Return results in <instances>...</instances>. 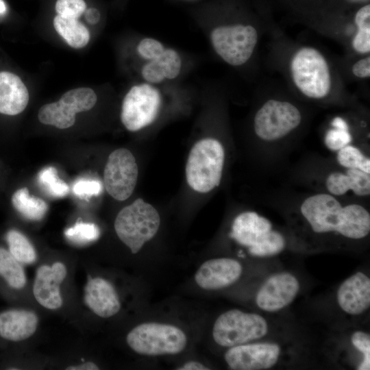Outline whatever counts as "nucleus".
<instances>
[{
    "mask_svg": "<svg viewBox=\"0 0 370 370\" xmlns=\"http://www.w3.org/2000/svg\"><path fill=\"white\" fill-rule=\"evenodd\" d=\"M160 106L161 95L156 88L149 84L135 85L123 100L121 122L127 130L138 131L156 120Z\"/></svg>",
    "mask_w": 370,
    "mask_h": 370,
    "instance_id": "0eeeda50",
    "label": "nucleus"
},
{
    "mask_svg": "<svg viewBox=\"0 0 370 370\" xmlns=\"http://www.w3.org/2000/svg\"><path fill=\"white\" fill-rule=\"evenodd\" d=\"M352 72L358 77H369L370 76V58L367 57L356 62L352 66Z\"/></svg>",
    "mask_w": 370,
    "mask_h": 370,
    "instance_id": "e433bc0d",
    "label": "nucleus"
},
{
    "mask_svg": "<svg viewBox=\"0 0 370 370\" xmlns=\"http://www.w3.org/2000/svg\"><path fill=\"white\" fill-rule=\"evenodd\" d=\"M332 125L335 128L349 130L347 123L341 117H335L332 121Z\"/></svg>",
    "mask_w": 370,
    "mask_h": 370,
    "instance_id": "a19ab883",
    "label": "nucleus"
},
{
    "mask_svg": "<svg viewBox=\"0 0 370 370\" xmlns=\"http://www.w3.org/2000/svg\"><path fill=\"white\" fill-rule=\"evenodd\" d=\"M85 17L86 21L92 25L97 24L101 18L99 11L95 8H90L86 11Z\"/></svg>",
    "mask_w": 370,
    "mask_h": 370,
    "instance_id": "4c0bfd02",
    "label": "nucleus"
},
{
    "mask_svg": "<svg viewBox=\"0 0 370 370\" xmlns=\"http://www.w3.org/2000/svg\"><path fill=\"white\" fill-rule=\"evenodd\" d=\"M129 347L138 354L148 356L174 355L187 344L185 333L178 327L160 323H143L127 335Z\"/></svg>",
    "mask_w": 370,
    "mask_h": 370,
    "instance_id": "20e7f679",
    "label": "nucleus"
},
{
    "mask_svg": "<svg viewBox=\"0 0 370 370\" xmlns=\"http://www.w3.org/2000/svg\"><path fill=\"white\" fill-rule=\"evenodd\" d=\"M353 346L362 354V359L358 365V370L370 369V335L364 331L356 330L351 336Z\"/></svg>",
    "mask_w": 370,
    "mask_h": 370,
    "instance_id": "2f4dec72",
    "label": "nucleus"
},
{
    "mask_svg": "<svg viewBox=\"0 0 370 370\" xmlns=\"http://www.w3.org/2000/svg\"><path fill=\"white\" fill-rule=\"evenodd\" d=\"M336 160L345 169H356L370 174V158L355 146L347 145L339 149Z\"/></svg>",
    "mask_w": 370,
    "mask_h": 370,
    "instance_id": "c85d7f7f",
    "label": "nucleus"
},
{
    "mask_svg": "<svg viewBox=\"0 0 370 370\" xmlns=\"http://www.w3.org/2000/svg\"><path fill=\"white\" fill-rule=\"evenodd\" d=\"M300 212L312 231L334 233L350 240H361L370 232V214L362 206H343L329 193H317L304 200Z\"/></svg>",
    "mask_w": 370,
    "mask_h": 370,
    "instance_id": "f257e3e1",
    "label": "nucleus"
},
{
    "mask_svg": "<svg viewBox=\"0 0 370 370\" xmlns=\"http://www.w3.org/2000/svg\"><path fill=\"white\" fill-rule=\"evenodd\" d=\"M84 298L86 305L102 318L112 317L121 309V302L114 288L102 278H88Z\"/></svg>",
    "mask_w": 370,
    "mask_h": 370,
    "instance_id": "a211bd4d",
    "label": "nucleus"
},
{
    "mask_svg": "<svg viewBox=\"0 0 370 370\" xmlns=\"http://www.w3.org/2000/svg\"><path fill=\"white\" fill-rule=\"evenodd\" d=\"M66 274V268L60 262H56L51 267L42 265L37 269L33 294L40 305L50 310H56L62 306L60 284Z\"/></svg>",
    "mask_w": 370,
    "mask_h": 370,
    "instance_id": "2eb2a0df",
    "label": "nucleus"
},
{
    "mask_svg": "<svg viewBox=\"0 0 370 370\" xmlns=\"http://www.w3.org/2000/svg\"><path fill=\"white\" fill-rule=\"evenodd\" d=\"M103 189L99 180L88 178H79L73 185L74 194L82 199H88L99 195Z\"/></svg>",
    "mask_w": 370,
    "mask_h": 370,
    "instance_id": "473e14b6",
    "label": "nucleus"
},
{
    "mask_svg": "<svg viewBox=\"0 0 370 370\" xmlns=\"http://www.w3.org/2000/svg\"><path fill=\"white\" fill-rule=\"evenodd\" d=\"M301 115L297 107L287 101H267L256 112L254 131L265 141L280 139L298 127Z\"/></svg>",
    "mask_w": 370,
    "mask_h": 370,
    "instance_id": "6e6552de",
    "label": "nucleus"
},
{
    "mask_svg": "<svg viewBox=\"0 0 370 370\" xmlns=\"http://www.w3.org/2000/svg\"><path fill=\"white\" fill-rule=\"evenodd\" d=\"M56 31L75 49L84 47L90 39L87 27L77 18L57 15L53 19Z\"/></svg>",
    "mask_w": 370,
    "mask_h": 370,
    "instance_id": "5701e85b",
    "label": "nucleus"
},
{
    "mask_svg": "<svg viewBox=\"0 0 370 370\" xmlns=\"http://www.w3.org/2000/svg\"><path fill=\"white\" fill-rule=\"evenodd\" d=\"M282 354L280 345L275 342H250L229 347L224 359L230 369L265 370L274 367Z\"/></svg>",
    "mask_w": 370,
    "mask_h": 370,
    "instance_id": "f8f14e48",
    "label": "nucleus"
},
{
    "mask_svg": "<svg viewBox=\"0 0 370 370\" xmlns=\"http://www.w3.org/2000/svg\"><path fill=\"white\" fill-rule=\"evenodd\" d=\"M97 102V95L90 88H78L66 92L58 101L40 107V122L66 129L74 125L77 112L90 110Z\"/></svg>",
    "mask_w": 370,
    "mask_h": 370,
    "instance_id": "9d476101",
    "label": "nucleus"
},
{
    "mask_svg": "<svg viewBox=\"0 0 370 370\" xmlns=\"http://www.w3.org/2000/svg\"><path fill=\"white\" fill-rule=\"evenodd\" d=\"M38 182L46 193L53 197H65L69 192L68 184L59 178L56 168L47 166L38 173Z\"/></svg>",
    "mask_w": 370,
    "mask_h": 370,
    "instance_id": "cd10ccee",
    "label": "nucleus"
},
{
    "mask_svg": "<svg viewBox=\"0 0 370 370\" xmlns=\"http://www.w3.org/2000/svg\"><path fill=\"white\" fill-rule=\"evenodd\" d=\"M329 194L341 196L352 191L358 196L370 195V174L356 169H347L344 172L330 173L325 180Z\"/></svg>",
    "mask_w": 370,
    "mask_h": 370,
    "instance_id": "412c9836",
    "label": "nucleus"
},
{
    "mask_svg": "<svg viewBox=\"0 0 370 370\" xmlns=\"http://www.w3.org/2000/svg\"><path fill=\"white\" fill-rule=\"evenodd\" d=\"M84 0H57L56 10L58 15L67 18H77L86 10Z\"/></svg>",
    "mask_w": 370,
    "mask_h": 370,
    "instance_id": "f704fd0d",
    "label": "nucleus"
},
{
    "mask_svg": "<svg viewBox=\"0 0 370 370\" xmlns=\"http://www.w3.org/2000/svg\"><path fill=\"white\" fill-rule=\"evenodd\" d=\"M0 275L12 288L20 289L26 284V276L21 263L6 249L0 247Z\"/></svg>",
    "mask_w": 370,
    "mask_h": 370,
    "instance_id": "393cba45",
    "label": "nucleus"
},
{
    "mask_svg": "<svg viewBox=\"0 0 370 370\" xmlns=\"http://www.w3.org/2000/svg\"><path fill=\"white\" fill-rule=\"evenodd\" d=\"M273 230L271 222L256 212L238 214L231 227L230 237L247 250L260 244Z\"/></svg>",
    "mask_w": 370,
    "mask_h": 370,
    "instance_id": "f3484780",
    "label": "nucleus"
},
{
    "mask_svg": "<svg viewBox=\"0 0 370 370\" xmlns=\"http://www.w3.org/2000/svg\"><path fill=\"white\" fill-rule=\"evenodd\" d=\"M210 38L218 55L228 64L240 66L252 55L258 34L251 25L220 26L212 30Z\"/></svg>",
    "mask_w": 370,
    "mask_h": 370,
    "instance_id": "1a4fd4ad",
    "label": "nucleus"
},
{
    "mask_svg": "<svg viewBox=\"0 0 370 370\" xmlns=\"http://www.w3.org/2000/svg\"><path fill=\"white\" fill-rule=\"evenodd\" d=\"M291 70L295 84L306 96L321 99L329 93V67L317 50L310 47L299 50L292 60Z\"/></svg>",
    "mask_w": 370,
    "mask_h": 370,
    "instance_id": "423d86ee",
    "label": "nucleus"
},
{
    "mask_svg": "<svg viewBox=\"0 0 370 370\" xmlns=\"http://www.w3.org/2000/svg\"><path fill=\"white\" fill-rule=\"evenodd\" d=\"M178 370H208L210 369L202 363L197 361H188L178 368Z\"/></svg>",
    "mask_w": 370,
    "mask_h": 370,
    "instance_id": "58836bf2",
    "label": "nucleus"
},
{
    "mask_svg": "<svg viewBox=\"0 0 370 370\" xmlns=\"http://www.w3.org/2000/svg\"><path fill=\"white\" fill-rule=\"evenodd\" d=\"M138 176V167L132 153L119 148L108 156L103 171V183L114 199L125 201L133 193Z\"/></svg>",
    "mask_w": 370,
    "mask_h": 370,
    "instance_id": "9b49d317",
    "label": "nucleus"
},
{
    "mask_svg": "<svg viewBox=\"0 0 370 370\" xmlns=\"http://www.w3.org/2000/svg\"><path fill=\"white\" fill-rule=\"evenodd\" d=\"M352 137L349 130L338 128L329 130L324 138L325 146L331 151H338L349 145Z\"/></svg>",
    "mask_w": 370,
    "mask_h": 370,
    "instance_id": "72a5a7b5",
    "label": "nucleus"
},
{
    "mask_svg": "<svg viewBox=\"0 0 370 370\" xmlns=\"http://www.w3.org/2000/svg\"><path fill=\"white\" fill-rule=\"evenodd\" d=\"M38 318L32 311L10 310L0 314V336L11 341H21L36 331Z\"/></svg>",
    "mask_w": 370,
    "mask_h": 370,
    "instance_id": "aec40b11",
    "label": "nucleus"
},
{
    "mask_svg": "<svg viewBox=\"0 0 370 370\" xmlns=\"http://www.w3.org/2000/svg\"><path fill=\"white\" fill-rule=\"evenodd\" d=\"M285 247L284 236L280 232L272 230L260 244L248 252L254 257L267 258L280 254Z\"/></svg>",
    "mask_w": 370,
    "mask_h": 370,
    "instance_id": "c756f323",
    "label": "nucleus"
},
{
    "mask_svg": "<svg viewBox=\"0 0 370 370\" xmlns=\"http://www.w3.org/2000/svg\"><path fill=\"white\" fill-rule=\"evenodd\" d=\"M6 240L9 251L20 263L32 264L36 261L35 249L22 233L11 230L6 234Z\"/></svg>",
    "mask_w": 370,
    "mask_h": 370,
    "instance_id": "a878e982",
    "label": "nucleus"
},
{
    "mask_svg": "<svg viewBox=\"0 0 370 370\" xmlns=\"http://www.w3.org/2000/svg\"><path fill=\"white\" fill-rule=\"evenodd\" d=\"M29 99L28 90L18 75L8 71L0 72L1 114H20L27 107Z\"/></svg>",
    "mask_w": 370,
    "mask_h": 370,
    "instance_id": "6ab92c4d",
    "label": "nucleus"
},
{
    "mask_svg": "<svg viewBox=\"0 0 370 370\" xmlns=\"http://www.w3.org/2000/svg\"><path fill=\"white\" fill-rule=\"evenodd\" d=\"M66 370H97L98 366L92 362H85L80 365L69 366Z\"/></svg>",
    "mask_w": 370,
    "mask_h": 370,
    "instance_id": "ea45409f",
    "label": "nucleus"
},
{
    "mask_svg": "<svg viewBox=\"0 0 370 370\" xmlns=\"http://www.w3.org/2000/svg\"><path fill=\"white\" fill-rule=\"evenodd\" d=\"M64 236L75 244L85 245L97 241L100 230L95 223L77 221L64 231Z\"/></svg>",
    "mask_w": 370,
    "mask_h": 370,
    "instance_id": "7c9ffc66",
    "label": "nucleus"
},
{
    "mask_svg": "<svg viewBox=\"0 0 370 370\" xmlns=\"http://www.w3.org/2000/svg\"><path fill=\"white\" fill-rule=\"evenodd\" d=\"M337 304L346 314L360 315L370 306V278L362 271L345 279L336 291Z\"/></svg>",
    "mask_w": 370,
    "mask_h": 370,
    "instance_id": "dca6fc26",
    "label": "nucleus"
},
{
    "mask_svg": "<svg viewBox=\"0 0 370 370\" xmlns=\"http://www.w3.org/2000/svg\"><path fill=\"white\" fill-rule=\"evenodd\" d=\"M225 162L223 146L218 140L206 138L191 148L186 164V178L196 192L207 193L219 186Z\"/></svg>",
    "mask_w": 370,
    "mask_h": 370,
    "instance_id": "f03ea898",
    "label": "nucleus"
},
{
    "mask_svg": "<svg viewBox=\"0 0 370 370\" xmlns=\"http://www.w3.org/2000/svg\"><path fill=\"white\" fill-rule=\"evenodd\" d=\"M181 66L178 53L173 49H165L159 57L143 67L141 73L147 82L158 84L165 79L175 78L180 73Z\"/></svg>",
    "mask_w": 370,
    "mask_h": 370,
    "instance_id": "4be33fe9",
    "label": "nucleus"
},
{
    "mask_svg": "<svg viewBox=\"0 0 370 370\" xmlns=\"http://www.w3.org/2000/svg\"><path fill=\"white\" fill-rule=\"evenodd\" d=\"M12 203L14 208L25 218L31 221H40L47 213L46 202L38 197L30 196L25 187L17 190L12 195Z\"/></svg>",
    "mask_w": 370,
    "mask_h": 370,
    "instance_id": "b1692460",
    "label": "nucleus"
},
{
    "mask_svg": "<svg viewBox=\"0 0 370 370\" xmlns=\"http://www.w3.org/2000/svg\"><path fill=\"white\" fill-rule=\"evenodd\" d=\"M355 23L358 31L353 40V47L359 53L370 51V5L358 10L355 16Z\"/></svg>",
    "mask_w": 370,
    "mask_h": 370,
    "instance_id": "bb28decb",
    "label": "nucleus"
},
{
    "mask_svg": "<svg viewBox=\"0 0 370 370\" xmlns=\"http://www.w3.org/2000/svg\"><path fill=\"white\" fill-rule=\"evenodd\" d=\"M164 49V45L159 40L150 38H143L137 46L138 54L142 58L149 60L159 57Z\"/></svg>",
    "mask_w": 370,
    "mask_h": 370,
    "instance_id": "c9c22d12",
    "label": "nucleus"
},
{
    "mask_svg": "<svg viewBox=\"0 0 370 370\" xmlns=\"http://www.w3.org/2000/svg\"><path fill=\"white\" fill-rule=\"evenodd\" d=\"M241 262L231 258H217L205 261L197 269L195 280L205 290H219L234 284L241 276Z\"/></svg>",
    "mask_w": 370,
    "mask_h": 370,
    "instance_id": "4468645a",
    "label": "nucleus"
},
{
    "mask_svg": "<svg viewBox=\"0 0 370 370\" xmlns=\"http://www.w3.org/2000/svg\"><path fill=\"white\" fill-rule=\"evenodd\" d=\"M160 225V217L157 210L138 198L119 212L114 227L119 238L132 254H136L155 236Z\"/></svg>",
    "mask_w": 370,
    "mask_h": 370,
    "instance_id": "7ed1b4c3",
    "label": "nucleus"
},
{
    "mask_svg": "<svg viewBox=\"0 0 370 370\" xmlns=\"http://www.w3.org/2000/svg\"><path fill=\"white\" fill-rule=\"evenodd\" d=\"M5 10V6L2 0H0V13L4 12Z\"/></svg>",
    "mask_w": 370,
    "mask_h": 370,
    "instance_id": "79ce46f5",
    "label": "nucleus"
},
{
    "mask_svg": "<svg viewBox=\"0 0 370 370\" xmlns=\"http://www.w3.org/2000/svg\"><path fill=\"white\" fill-rule=\"evenodd\" d=\"M269 330V323L263 316L231 309L221 314L214 321L212 337L217 345L229 348L260 340Z\"/></svg>",
    "mask_w": 370,
    "mask_h": 370,
    "instance_id": "39448f33",
    "label": "nucleus"
},
{
    "mask_svg": "<svg viewBox=\"0 0 370 370\" xmlns=\"http://www.w3.org/2000/svg\"><path fill=\"white\" fill-rule=\"evenodd\" d=\"M300 284L297 278L287 271L269 276L259 288L255 297L262 311L276 312L289 306L297 296Z\"/></svg>",
    "mask_w": 370,
    "mask_h": 370,
    "instance_id": "ddd939ff",
    "label": "nucleus"
}]
</instances>
